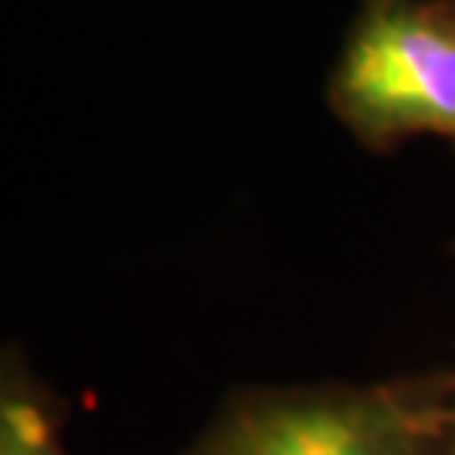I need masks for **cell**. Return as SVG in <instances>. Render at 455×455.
I'll use <instances>...</instances> for the list:
<instances>
[{"label": "cell", "instance_id": "cell-4", "mask_svg": "<svg viewBox=\"0 0 455 455\" xmlns=\"http://www.w3.org/2000/svg\"><path fill=\"white\" fill-rule=\"evenodd\" d=\"M452 4H455V0H452Z\"/></svg>", "mask_w": 455, "mask_h": 455}, {"label": "cell", "instance_id": "cell-1", "mask_svg": "<svg viewBox=\"0 0 455 455\" xmlns=\"http://www.w3.org/2000/svg\"><path fill=\"white\" fill-rule=\"evenodd\" d=\"M182 455H455V371L243 388Z\"/></svg>", "mask_w": 455, "mask_h": 455}, {"label": "cell", "instance_id": "cell-3", "mask_svg": "<svg viewBox=\"0 0 455 455\" xmlns=\"http://www.w3.org/2000/svg\"><path fill=\"white\" fill-rule=\"evenodd\" d=\"M65 405L14 347H0V455H68Z\"/></svg>", "mask_w": 455, "mask_h": 455}, {"label": "cell", "instance_id": "cell-2", "mask_svg": "<svg viewBox=\"0 0 455 455\" xmlns=\"http://www.w3.org/2000/svg\"><path fill=\"white\" fill-rule=\"evenodd\" d=\"M327 105L374 152L419 135L455 146L452 0H361L327 82Z\"/></svg>", "mask_w": 455, "mask_h": 455}]
</instances>
